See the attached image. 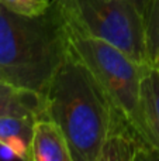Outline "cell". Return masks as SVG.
I'll return each instance as SVG.
<instances>
[{
  "label": "cell",
  "instance_id": "cell-1",
  "mask_svg": "<svg viewBox=\"0 0 159 161\" xmlns=\"http://www.w3.org/2000/svg\"><path fill=\"white\" fill-rule=\"evenodd\" d=\"M44 95L47 114L64 130L72 161H97L120 109L72 48Z\"/></svg>",
  "mask_w": 159,
  "mask_h": 161
},
{
  "label": "cell",
  "instance_id": "cell-2",
  "mask_svg": "<svg viewBox=\"0 0 159 161\" xmlns=\"http://www.w3.org/2000/svg\"><path fill=\"white\" fill-rule=\"evenodd\" d=\"M69 48L66 20L56 0L34 17L0 3V65L16 85L45 93Z\"/></svg>",
  "mask_w": 159,
  "mask_h": 161
},
{
  "label": "cell",
  "instance_id": "cell-3",
  "mask_svg": "<svg viewBox=\"0 0 159 161\" xmlns=\"http://www.w3.org/2000/svg\"><path fill=\"white\" fill-rule=\"evenodd\" d=\"M66 27L70 48L97 78L113 103L158 151L141 112V78L148 65L134 61L120 48L104 40L79 33L70 28L68 23Z\"/></svg>",
  "mask_w": 159,
  "mask_h": 161
},
{
  "label": "cell",
  "instance_id": "cell-4",
  "mask_svg": "<svg viewBox=\"0 0 159 161\" xmlns=\"http://www.w3.org/2000/svg\"><path fill=\"white\" fill-rule=\"evenodd\" d=\"M68 25L86 36L104 40L130 58L149 65L145 24L127 0H56Z\"/></svg>",
  "mask_w": 159,
  "mask_h": 161
},
{
  "label": "cell",
  "instance_id": "cell-5",
  "mask_svg": "<svg viewBox=\"0 0 159 161\" xmlns=\"http://www.w3.org/2000/svg\"><path fill=\"white\" fill-rule=\"evenodd\" d=\"M135 160H159V151L149 144L131 120L118 110L101 146L97 161Z\"/></svg>",
  "mask_w": 159,
  "mask_h": 161
},
{
  "label": "cell",
  "instance_id": "cell-6",
  "mask_svg": "<svg viewBox=\"0 0 159 161\" xmlns=\"http://www.w3.org/2000/svg\"><path fill=\"white\" fill-rule=\"evenodd\" d=\"M31 161H72L69 143L62 127L51 117L35 120Z\"/></svg>",
  "mask_w": 159,
  "mask_h": 161
},
{
  "label": "cell",
  "instance_id": "cell-7",
  "mask_svg": "<svg viewBox=\"0 0 159 161\" xmlns=\"http://www.w3.org/2000/svg\"><path fill=\"white\" fill-rule=\"evenodd\" d=\"M3 114L35 116L37 119L48 117L45 95L0 80V116Z\"/></svg>",
  "mask_w": 159,
  "mask_h": 161
},
{
  "label": "cell",
  "instance_id": "cell-8",
  "mask_svg": "<svg viewBox=\"0 0 159 161\" xmlns=\"http://www.w3.org/2000/svg\"><path fill=\"white\" fill-rule=\"evenodd\" d=\"M35 120V116H0V144L10 148L17 158L31 161V142Z\"/></svg>",
  "mask_w": 159,
  "mask_h": 161
},
{
  "label": "cell",
  "instance_id": "cell-9",
  "mask_svg": "<svg viewBox=\"0 0 159 161\" xmlns=\"http://www.w3.org/2000/svg\"><path fill=\"white\" fill-rule=\"evenodd\" d=\"M141 112L155 147L159 151V68L148 65L140 88Z\"/></svg>",
  "mask_w": 159,
  "mask_h": 161
},
{
  "label": "cell",
  "instance_id": "cell-10",
  "mask_svg": "<svg viewBox=\"0 0 159 161\" xmlns=\"http://www.w3.org/2000/svg\"><path fill=\"white\" fill-rule=\"evenodd\" d=\"M144 24L148 62L152 67H159V0H151Z\"/></svg>",
  "mask_w": 159,
  "mask_h": 161
},
{
  "label": "cell",
  "instance_id": "cell-11",
  "mask_svg": "<svg viewBox=\"0 0 159 161\" xmlns=\"http://www.w3.org/2000/svg\"><path fill=\"white\" fill-rule=\"evenodd\" d=\"M54 0H0L4 7L23 16L34 17L45 13Z\"/></svg>",
  "mask_w": 159,
  "mask_h": 161
},
{
  "label": "cell",
  "instance_id": "cell-12",
  "mask_svg": "<svg viewBox=\"0 0 159 161\" xmlns=\"http://www.w3.org/2000/svg\"><path fill=\"white\" fill-rule=\"evenodd\" d=\"M130 2L135 8L138 10V13L142 16V19L145 20V16L148 13V8H149V4H151V0H127Z\"/></svg>",
  "mask_w": 159,
  "mask_h": 161
},
{
  "label": "cell",
  "instance_id": "cell-13",
  "mask_svg": "<svg viewBox=\"0 0 159 161\" xmlns=\"http://www.w3.org/2000/svg\"><path fill=\"white\" fill-rule=\"evenodd\" d=\"M0 80H6V82H11V83H14V82H13V79H11V76L8 75V72L2 67V65H0Z\"/></svg>",
  "mask_w": 159,
  "mask_h": 161
},
{
  "label": "cell",
  "instance_id": "cell-14",
  "mask_svg": "<svg viewBox=\"0 0 159 161\" xmlns=\"http://www.w3.org/2000/svg\"><path fill=\"white\" fill-rule=\"evenodd\" d=\"M158 68H159V67H158Z\"/></svg>",
  "mask_w": 159,
  "mask_h": 161
}]
</instances>
